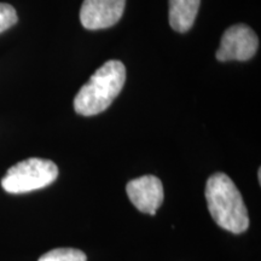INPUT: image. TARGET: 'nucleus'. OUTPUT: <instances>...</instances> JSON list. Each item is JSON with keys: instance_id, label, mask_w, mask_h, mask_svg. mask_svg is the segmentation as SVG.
Instances as JSON below:
<instances>
[{"instance_id": "1", "label": "nucleus", "mask_w": 261, "mask_h": 261, "mask_svg": "<svg viewBox=\"0 0 261 261\" xmlns=\"http://www.w3.org/2000/svg\"><path fill=\"white\" fill-rule=\"evenodd\" d=\"M205 200L212 218L221 228L242 233L249 227V217L242 195L224 173H215L205 184Z\"/></svg>"}, {"instance_id": "2", "label": "nucleus", "mask_w": 261, "mask_h": 261, "mask_svg": "<svg viewBox=\"0 0 261 261\" xmlns=\"http://www.w3.org/2000/svg\"><path fill=\"white\" fill-rule=\"evenodd\" d=\"M125 81L126 68L122 62H106L75 96V112L83 116H93L104 112L121 92Z\"/></svg>"}, {"instance_id": "3", "label": "nucleus", "mask_w": 261, "mask_h": 261, "mask_svg": "<svg viewBox=\"0 0 261 261\" xmlns=\"http://www.w3.org/2000/svg\"><path fill=\"white\" fill-rule=\"evenodd\" d=\"M57 177L56 163L50 160L32 158L10 167L2 179V187L9 194H25L48 187Z\"/></svg>"}, {"instance_id": "4", "label": "nucleus", "mask_w": 261, "mask_h": 261, "mask_svg": "<svg viewBox=\"0 0 261 261\" xmlns=\"http://www.w3.org/2000/svg\"><path fill=\"white\" fill-rule=\"evenodd\" d=\"M257 47L259 39L252 28L246 24L231 25L221 37L217 60L220 62L248 61L256 54Z\"/></svg>"}, {"instance_id": "5", "label": "nucleus", "mask_w": 261, "mask_h": 261, "mask_svg": "<svg viewBox=\"0 0 261 261\" xmlns=\"http://www.w3.org/2000/svg\"><path fill=\"white\" fill-rule=\"evenodd\" d=\"M126 0H84L80 22L89 31L113 27L122 17Z\"/></svg>"}, {"instance_id": "6", "label": "nucleus", "mask_w": 261, "mask_h": 261, "mask_svg": "<svg viewBox=\"0 0 261 261\" xmlns=\"http://www.w3.org/2000/svg\"><path fill=\"white\" fill-rule=\"evenodd\" d=\"M126 191L133 205L142 213L155 215L163 202L162 182L155 175L133 179L127 184Z\"/></svg>"}, {"instance_id": "7", "label": "nucleus", "mask_w": 261, "mask_h": 261, "mask_svg": "<svg viewBox=\"0 0 261 261\" xmlns=\"http://www.w3.org/2000/svg\"><path fill=\"white\" fill-rule=\"evenodd\" d=\"M200 4L201 0H169L168 17L171 27L178 33L190 31Z\"/></svg>"}, {"instance_id": "8", "label": "nucleus", "mask_w": 261, "mask_h": 261, "mask_svg": "<svg viewBox=\"0 0 261 261\" xmlns=\"http://www.w3.org/2000/svg\"><path fill=\"white\" fill-rule=\"evenodd\" d=\"M38 261H87L84 252L73 248H58L44 254Z\"/></svg>"}, {"instance_id": "9", "label": "nucleus", "mask_w": 261, "mask_h": 261, "mask_svg": "<svg viewBox=\"0 0 261 261\" xmlns=\"http://www.w3.org/2000/svg\"><path fill=\"white\" fill-rule=\"evenodd\" d=\"M17 12L14 6L0 3V33L8 31L12 25L17 23Z\"/></svg>"}]
</instances>
